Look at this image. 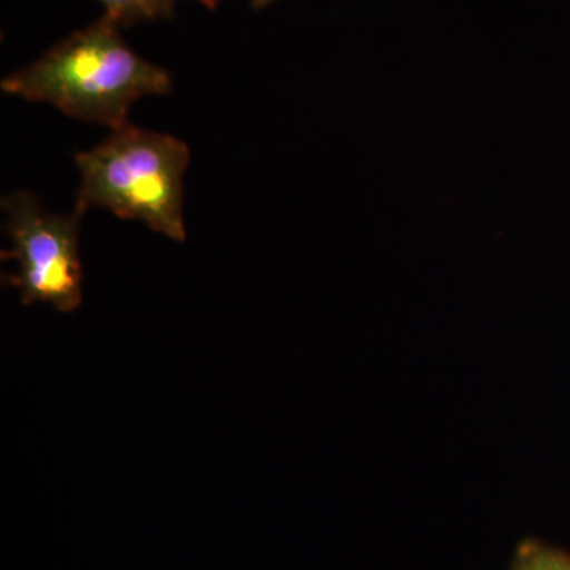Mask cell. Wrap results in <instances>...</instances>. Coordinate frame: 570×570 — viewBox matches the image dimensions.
<instances>
[{
    "instance_id": "8992f818",
    "label": "cell",
    "mask_w": 570,
    "mask_h": 570,
    "mask_svg": "<svg viewBox=\"0 0 570 570\" xmlns=\"http://www.w3.org/2000/svg\"><path fill=\"white\" fill-rule=\"evenodd\" d=\"M195 2L202 3L206 9L214 11L223 0H195ZM275 2H277V0H250V6H253L255 10H262Z\"/></svg>"
},
{
    "instance_id": "5b68a950",
    "label": "cell",
    "mask_w": 570,
    "mask_h": 570,
    "mask_svg": "<svg viewBox=\"0 0 570 570\" xmlns=\"http://www.w3.org/2000/svg\"><path fill=\"white\" fill-rule=\"evenodd\" d=\"M105 7V14L119 26L140 21L168 20L174 18L176 0H97Z\"/></svg>"
},
{
    "instance_id": "3957f363",
    "label": "cell",
    "mask_w": 570,
    "mask_h": 570,
    "mask_svg": "<svg viewBox=\"0 0 570 570\" xmlns=\"http://www.w3.org/2000/svg\"><path fill=\"white\" fill-rule=\"evenodd\" d=\"M6 232L13 249L2 261L18 264L17 275H3V284L18 288L24 306L47 303L59 313H73L82 302V268L78 255L81 214L47 213L32 195L3 197Z\"/></svg>"
},
{
    "instance_id": "277c9868",
    "label": "cell",
    "mask_w": 570,
    "mask_h": 570,
    "mask_svg": "<svg viewBox=\"0 0 570 570\" xmlns=\"http://www.w3.org/2000/svg\"><path fill=\"white\" fill-rule=\"evenodd\" d=\"M510 570H570V551L540 539L524 538L517 546Z\"/></svg>"
},
{
    "instance_id": "7a4b0ae2",
    "label": "cell",
    "mask_w": 570,
    "mask_h": 570,
    "mask_svg": "<svg viewBox=\"0 0 570 570\" xmlns=\"http://www.w3.org/2000/svg\"><path fill=\"white\" fill-rule=\"evenodd\" d=\"M189 159L186 142L127 124L91 151L75 154L81 175L75 212L82 216L100 206L181 243L183 176Z\"/></svg>"
},
{
    "instance_id": "6da1fadb",
    "label": "cell",
    "mask_w": 570,
    "mask_h": 570,
    "mask_svg": "<svg viewBox=\"0 0 570 570\" xmlns=\"http://www.w3.org/2000/svg\"><path fill=\"white\" fill-rule=\"evenodd\" d=\"M104 14L71 33L43 58L3 78L0 88L31 102L51 104L70 118L115 130L127 126L130 107L145 96L170 94L167 70L140 58Z\"/></svg>"
}]
</instances>
